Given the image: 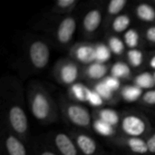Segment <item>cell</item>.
<instances>
[{
    "mask_svg": "<svg viewBox=\"0 0 155 155\" xmlns=\"http://www.w3.org/2000/svg\"><path fill=\"white\" fill-rule=\"evenodd\" d=\"M25 56L29 68L39 73L45 70L51 58V44L40 35H30L25 44Z\"/></svg>",
    "mask_w": 155,
    "mask_h": 155,
    "instance_id": "4",
    "label": "cell"
},
{
    "mask_svg": "<svg viewBox=\"0 0 155 155\" xmlns=\"http://www.w3.org/2000/svg\"><path fill=\"white\" fill-rule=\"evenodd\" d=\"M106 155H117V154H114V153H107Z\"/></svg>",
    "mask_w": 155,
    "mask_h": 155,
    "instance_id": "37",
    "label": "cell"
},
{
    "mask_svg": "<svg viewBox=\"0 0 155 155\" xmlns=\"http://www.w3.org/2000/svg\"><path fill=\"white\" fill-rule=\"evenodd\" d=\"M89 90L90 86L84 84V83L77 82L68 87L66 96L70 100L83 104L84 103H87Z\"/></svg>",
    "mask_w": 155,
    "mask_h": 155,
    "instance_id": "17",
    "label": "cell"
},
{
    "mask_svg": "<svg viewBox=\"0 0 155 155\" xmlns=\"http://www.w3.org/2000/svg\"><path fill=\"white\" fill-rule=\"evenodd\" d=\"M57 103L61 117L69 125L88 133L92 130L93 114L87 107L70 100L64 95H60Z\"/></svg>",
    "mask_w": 155,
    "mask_h": 155,
    "instance_id": "3",
    "label": "cell"
},
{
    "mask_svg": "<svg viewBox=\"0 0 155 155\" xmlns=\"http://www.w3.org/2000/svg\"><path fill=\"white\" fill-rule=\"evenodd\" d=\"M87 103L94 107V109H98V108H102L104 107L105 104V102L103 100V98L95 92L94 91L91 87L88 93V97H87Z\"/></svg>",
    "mask_w": 155,
    "mask_h": 155,
    "instance_id": "31",
    "label": "cell"
},
{
    "mask_svg": "<svg viewBox=\"0 0 155 155\" xmlns=\"http://www.w3.org/2000/svg\"><path fill=\"white\" fill-rule=\"evenodd\" d=\"M110 67L106 64L94 62L90 64L83 66L82 78L88 81L90 84L102 81L108 75Z\"/></svg>",
    "mask_w": 155,
    "mask_h": 155,
    "instance_id": "14",
    "label": "cell"
},
{
    "mask_svg": "<svg viewBox=\"0 0 155 155\" xmlns=\"http://www.w3.org/2000/svg\"><path fill=\"white\" fill-rule=\"evenodd\" d=\"M112 54H113L106 43H95V62L106 64V62L111 59Z\"/></svg>",
    "mask_w": 155,
    "mask_h": 155,
    "instance_id": "29",
    "label": "cell"
},
{
    "mask_svg": "<svg viewBox=\"0 0 155 155\" xmlns=\"http://www.w3.org/2000/svg\"><path fill=\"white\" fill-rule=\"evenodd\" d=\"M90 87L103 98L106 104H115L120 100L119 94L111 91L107 87V85L103 82V80L90 84Z\"/></svg>",
    "mask_w": 155,
    "mask_h": 155,
    "instance_id": "19",
    "label": "cell"
},
{
    "mask_svg": "<svg viewBox=\"0 0 155 155\" xmlns=\"http://www.w3.org/2000/svg\"><path fill=\"white\" fill-rule=\"evenodd\" d=\"M114 146L121 148L133 155H149L146 140L143 138L129 137L117 134L115 137L109 139Z\"/></svg>",
    "mask_w": 155,
    "mask_h": 155,
    "instance_id": "12",
    "label": "cell"
},
{
    "mask_svg": "<svg viewBox=\"0 0 155 155\" xmlns=\"http://www.w3.org/2000/svg\"><path fill=\"white\" fill-rule=\"evenodd\" d=\"M145 140L147 143L149 155H155V130H153V132L147 136Z\"/></svg>",
    "mask_w": 155,
    "mask_h": 155,
    "instance_id": "35",
    "label": "cell"
},
{
    "mask_svg": "<svg viewBox=\"0 0 155 155\" xmlns=\"http://www.w3.org/2000/svg\"><path fill=\"white\" fill-rule=\"evenodd\" d=\"M45 139L60 155H82L74 139L67 132L49 133L45 136Z\"/></svg>",
    "mask_w": 155,
    "mask_h": 155,
    "instance_id": "9",
    "label": "cell"
},
{
    "mask_svg": "<svg viewBox=\"0 0 155 155\" xmlns=\"http://www.w3.org/2000/svg\"><path fill=\"white\" fill-rule=\"evenodd\" d=\"M127 4H128L127 0H112L107 4L104 11V25L105 29L108 26H110L112 21L116 16L122 14L123 10L126 7Z\"/></svg>",
    "mask_w": 155,
    "mask_h": 155,
    "instance_id": "16",
    "label": "cell"
},
{
    "mask_svg": "<svg viewBox=\"0 0 155 155\" xmlns=\"http://www.w3.org/2000/svg\"><path fill=\"white\" fill-rule=\"evenodd\" d=\"M126 59H127V63L131 67L139 68L143 64L144 54L139 48L129 49L126 53Z\"/></svg>",
    "mask_w": 155,
    "mask_h": 155,
    "instance_id": "30",
    "label": "cell"
},
{
    "mask_svg": "<svg viewBox=\"0 0 155 155\" xmlns=\"http://www.w3.org/2000/svg\"><path fill=\"white\" fill-rule=\"evenodd\" d=\"M139 103L144 106L155 107V88L144 92V94Z\"/></svg>",
    "mask_w": 155,
    "mask_h": 155,
    "instance_id": "33",
    "label": "cell"
},
{
    "mask_svg": "<svg viewBox=\"0 0 155 155\" xmlns=\"http://www.w3.org/2000/svg\"><path fill=\"white\" fill-rule=\"evenodd\" d=\"M0 155H3V154H1V153H0Z\"/></svg>",
    "mask_w": 155,
    "mask_h": 155,
    "instance_id": "40",
    "label": "cell"
},
{
    "mask_svg": "<svg viewBox=\"0 0 155 155\" xmlns=\"http://www.w3.org/2000/svg\"><path fill=\"white\" fill-rule=\"evenodd\" d=\"M143 94V90L137 85L134 84H125L122 86L119 92V97L125 103H135L141 101Z\"/></svg>",
    "mask_w": 155,
    "mask_h": 155,
    "instance_id": "18",
    "label": "cell"
},
{
    "mask_svg": "<svg viewBox=\"0 0 155 155\" xmlns=\"http://www.w3.org/2000/svg\"><path fill=\"white\" fill-rule=\"evenodd\" d=\"M104 20L103 6L94 5L89 8L82 18V33L85 38H92L96 35Z\"/></svg>",
    "mask_w": 155,
    "mask_h": 155,
    "instance_id": "10",
    "label": "cell"
},
{
    "mask_svg": "<svg viewBox=\"0 0 155 155\" xmlns=\"http://www.w3.org/2000/svg\"><path fill=\"white\" fill-rule=\"evenodd\" d=\"M82 70L81 64L70 57H64L55 63L53 68V76L58 84L69 87L82 78Z\"/></svg>",
    "mask_w": 155,
    "mask_h": 155,
    "instance_id": "7",
    "label": "cell"
},
{
    "mask_svg": "<svg viewBox=\"0 0 155 155\" xmlns=\"http://www.w3.org/2000/svg\"><path fill=\"white\" fill-rule=\"evenodd\" d=\"M92 114H93V117L98 118L118 129L120 122H121L122 114H120L116 110L110 108V107H102V108L94 109Z\"/></svg>",
    "mask_w": 155,
    "mask_h": 155,
    "instance_id": "15",
    "label": "cell"
},
{
    "mask_svg": "<svg viewBox=\"0 0 155 155\" xmlns=\"http://www.w3.org/2000/svg\"><path fill=\"white\" fill-rule=\"evenodd\" d=\"M69 57L82 66L95 62V43L78 42L69 49Z\"/></svg>",
    "mask_w": 155,
    "mask_h": 155,
    "instance_id": "13",
    "label": "cell"
},
{
    "mask_svg": "<svg viewBox=\"0 0 155 155\" xmlns=\"http://www.w3.org/2000/svg\"><path fill=\"white\" fill-rule=\"evenodd\" d=\"M134 14L136 17L144 23H154L155 8L149 3H139L134 8Z\"/></svg>",
    "mask_w": 155,
    "mask_h": 155,
    "instance_id": "22",
    "label": "cell"
},
{
    "mask_svg": "<svg viewBox=\"0 0 155 155\" xmlns=\"http://www.w3.org/2000/svg\"><path fill=\"white\" fill-rule=\"evenodd\" d=\"M0 153L3 155H29L26 143L10 130L2 127Z\"/></svg>",
    "mask_w": 155,
    "mask_h": 155,
    "instance_id": "11",
    "label": "cell"
},
{
    "mask_svg": "<svg viewBox=\"0 0 155 155\" xmlns=\"http://www.w3.org/2000/svg\"><path fill=\"white\" fill-rule=\"evenodd\" d=\"M82 155H106L107 152L88 132L72 129L67 131Z\"/></svg>",
    "mask_w": 155,
    "mask_h": 155,
    "instance_id": "8",
    "label": "cell"
},
{
    "mask_svg": "<svg viewBox=\"0 0 155 155\" xmlns=\"http://www.w3.org/2000/svg\"><path fill=\"white\" fill-rule=\"evenodd\" d=\"M110 75L119 79L128 81L133 78V71L128 63L124 61H117L113 64L110 67Z\"/></svg>",
    "mask_w": 155,
    "mask_h": 155,
    "instance_id": "21",
    "label": "cell"
},
{
    "mask_svg": "<svg viewBox=\"0 0 155 155\" xmlns=\"http://www.w3.org/2000/svg\"><path fill=\"white\" fill-rule=\"evenodd\" d=\"M78 3L77 0H58L53 5L51 13L58 16L71 15L76 8Z\"/></svg>",
    "mask_w": 155,
    "mask_h": 155,
    "instance_id": "23",
    "label": "cell"
},
{
    "mask_svg": "<svg viewBox=\"0 0 155 155\" xmlns=\"http://www.w3.org/2000/svg\"><path fill=\"white\" fill-rule=\"evenodd\" d=\"M143 36L149 44L155 45V25H152L148 26L144 30Z\"/></svg>",
    "mask_w": 155,
    "mask_h": 155,
    "instance_id": "34",
    "label": "cell"
},
{
    "mask_svg": "<svg viewBox=\"0 0 155 155\" xmlns=\"http://www.w3.org/2000/svg\"><path fill=\"white\" fill-rule=\"evenodd\" d=\"M132 23V18L127 13H122L118 16H116L111 23L110 28L114 34H122L125 33Z\"/></svg>",
    "mask_w": 155,
    "mask_h": 155,
    "instance_id": "24",
    "label": "cell"
},
{
    "mask_svg": "<svg viewBox=\"0 0 155 155\" xmlns=\"http://www.w3.org/2000/svg\"><path fill=\"white\" fill-rule=\"evenodd\" d=\"M153 79H154V84H155V71L153 73Z\"/></svg>",
    "mask_w": 155,
    "mask_h": 155,
    "instance_id": "38",
    "label": "cell"
},
{
    "mask_svg": "<svg viewBox=\"0 0 155 155\" xmlns=\"http://www.w3.org/2000/svg\"><path fill=\"white\" fill-rule=\"evenodd\" d=\"M133 84L140 87L141 89L144 90H152L155 88L154 79H153V74L151 72H142L138 74H136L133 79Z\"/></svg>",
    "mask_w": 155,
    "mask_h": 155,
    "instance_id": "25",
    "label": "cell"
},
{
    "mask_svg": "<svg viewBox=\"0 0 155 155\" xmlns=\"http://www.w3.org/2000/svg\"><path fill=\"white\" fill-rule=\"evenodd\" d=\"M26 100L32 116L41 124H54L61 116L58 103L53 98L45 84L39 81H31L28 84Z\"/></svg>",
    "mask_w": 155,
    "mask_h": 155,
    "instance_id": "2",
    "label": "cell"
},
{
    "mask_svg": "<svg viewBox=\"0 0 155 155\" xmlns=\"http://www.w3.org/2000/svg\"><path fill=\"white\" fill-rule=\"evenodd\" d=\"M92 130L98 135L107 139H112L115 137L117 134H119V130L117 128L94 117H93Z\"/></svg>",
    "mask_w": 155,
    "mask_h": 155,
    "instance_id": "20",
    "label": "cell"
},
{
    "mask_svg": "<svg viewBox=\"0 0 155 155\" xmlns=\"http://www.w3.org/2000/svg\"><path fill=\"white\" fill-rule=\"evenodd\" d=\"M149 66L155 71V52H153L149 57Z\"/></svg>",
    "mask_w": 155,
    "mask_h": 155,
    "instance_id": "36",
    "label": "cell"
},
{
    "mask_svg": "<svg viewBox=\"0 0 155 155\" xmlns=\"http://www.w3.org/2000/svg\"><path fill=\"white\" fill-rule=\"evenodd\" d=\"M33 155H60L44 138L35 140L33 143Z\"/></svg>",
    "mask_w": 155,
    "mask_h": 155,
    "instance_id": "26",
    "label": "cell"
},
{
    "mask_svg": "<svg viewBox=\"0 0 155 155\" xmlns=\"http://www.w3.org/2000/svg\"><path fill=\"white\" fill-rule=\"evenodd\" d=\"M124 42L129 49H135L141 44V35L135 28H129L124 34Z\"/></svg>",
    "mask_w": 155,
    "mask_h": 155,
    "instance_id": "28",
    "label": "cell"
},
{
    "mask_svg": "<svg viewBox=\"0 0 155 155\" xmlns=\"http://www.w3.org/2000/svg\"><path fill=\"white\" fill-rule=\"evenodd\" d=\"M153 4H154V5H155V1H154V2H153Z\"/></svg>",
    "mask_w": 155,
    "mask_h": 155,
    "instance_id": "39",
    "label": "cell"
},
{
    "mask_svg": "<svg viewBox=\"0 0 155 155\" xmlns=\"http://www.w3.org/2000/svg\"><path fill=\"white\" fill-rule=\"evenodd\" d=\"M118 130L122 135L146 139L153 129L144 114L130 110L122 114Z\"/></svg>",
    "mask_w": 155,
    "mask_h": 155,
    "instance_id": "5",
    "label": "cell"
},
{
    "mask_svg": "<svg viewBox=\"0 0 155 155\" xmlns=\"http://www.w3.org/2000/svg\"><path fill=\"white\" fill-rule=\"evenodd\" d=\"M106 44L109 46L112 54L114 55L120 56L125 52V44L124 39L120 38L116 35H110L107 37Z\"/></svg>",
    "mask_w": 155,
    "mask_h": 155,
    "instance_id": "27",
    "label": "cell"
},
{
    "mask_svg": "<svg viewBox=\"0 0 155 155\" xmlns=\"http://www.w3.org/2000/svg\"><path fill=\"white\" fill-rule=\"evenodd\" d=\"M0 97L3 126L27 143L30 125L20 80L11 74L4 75L0 83Z\"/></svg>",
    "mask_w": 155,
    "mask_h": 155,
    "instance_id": "1",
    "label": "cell"
},
{
    "mask_svg": "<svg viewBox=\"0 0 155 155\" xmlns=\"http://www.w3.org/2000/svg\"><path fill=\"white\" fill-rule=\"evenodd\" d=\"M103 82L107 85V87L113 91L114 93L115 94H119V92L122 88V83H121V80L108 74L105 78L103 79Z\"/></svg>",
    "mask_w": 155,
    "mask_h": 155,
    "instance_id": "32",
    "label": "cell"
},
{
    "mask_svg": "<svg viewBox=\"0 0 155 155\" xmlns=\"http://www.w3.org/2000/svg\"><path fill=\"white\" fill-rule=\"evenodd\" d=\"M77 16L74 13L59 16L55 20L54 27L51 29L54 44L59 48L70 49L73 45L72 41L77 29Z\"/></svg>",
    "mask_w": 155,
    "mask_h": 155,
    "instance_id": "6",
    "label": "cell"
}]
</instances>
